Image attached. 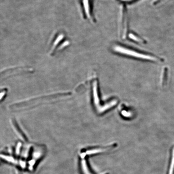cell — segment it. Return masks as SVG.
I'll use <instances>...</instances> for the list:
<instances>
[{
    "label": "cell",
    "instance_id": "7a4b0ae2",
    "mask_svg": "<svg viewBox=\"0 0 174 174\" xmlns=\"http://www.w3.org/2000/svg\"><path fill=\"white\" fill-rule=\"evenodd\" d=\"M65 93H58V94H51V95L45 96H44L39 97V98H33L29 100L24 101L20 103L15 104L11 106L12 109L21 108L29 107V106H33V105L39 104L40 102H46L49 100L55 99L59 98L62 96L65 95Z\"/></svg>",
    "mask_w": 174,
    "mask_h": 174
},
{
    "label": "cell",
    "instance_id": "3957f363",
    "mask_svg": "<svg viewBox=\"0 0 174 174\" xmlns=\"http://www.w3.org/2000/svg\"><path fill=\"white\" fill-rule=\"evenodd\" d=\"M11 123L13 126L14 130H15L17 135L20 136V138L24 141H28V138L25 135V133H24V132L21 130V128H20L19 125L17 121H16L14 118H12L11 119Z\"/></svg>",
    "mask_w": 174,
    "mask_h": 174
},
{
    "label": "cell",
    "instance_id": "277c9868",
    "mask_svg": "<svg viewBox=\"0 0 174 174\" xmlns=\"http://www.w3.org/2000/svg\"><path fill=\"white\" fill-rule=\"evenodd\" d=\"M82 2L85 15L88 19L91 20L92 16L90 1L89 0H82Z\"/></svg>",
    "mask_w": 174,
    "mask_h": 174
},
{
    "label": "cell",
    "instance_id": "8992f818",
    "mask_svg": "<svg viewBox=\"0 0 174 174\" xmlns=\"http://www.w3.org/2000/svg\"><path fill=\"white\" fill-rule=\"evenodd\" d=\"M168 78V69L167 67H165L163 70L161 79V84L163 86H165L167 84Z\"/></svg>",
    "mask_w": 174,
    "mask_h": 174
},
{
    "label": "cell",
    "instance_id": "52a82bcc",
    "mask_svg": "<svg viewBox=\"0 0 174 174\" xmlns=\"http://www.w3.org/2000/svg\"><path fill=\"white\" fill-rule=\"evenodd\" d=\"M129 38L132 40L137 42H144L142 40V39L140 38L139 36H136L135 34H133V33H130L129 35Z\"/></svg>",
    "mask_w": 174,
    "mask_h": 174
},
{
    "label": "cell",
    "instance_id": "6da1fadb",
    "mask_svg": "<svg viewBox=\"0 0 174 174\" xmlns=\"http://www.w3.org/2000/svg\"><path fill=\"white\" fill-rule=\"evenodd\" d=\"M114 52L120 54L126 55L130 57L137 58V59H144L150 60H158L159 59L154 56L143 53L139 51L131 49L127 47L123 46L119 44H115L112 47Z\"/></svg>",
    "mask_w": 174,
    "mask_h": 174
},
{
    "label": "cell",
    "instance_id": "5b68a950",
    "mask_svg": "<svg viewBox=\"0 0 174 174\" xmlns=\"http://www.w3.org/2000/svg\"><path fill=\"white\" fill-rule=\"evenodd\" d=\"M167 174H174V148L171 152L170 161Z\"/></svg>",
    "mask_w": 174,
    "mask_h": 174
}]
</instances>
